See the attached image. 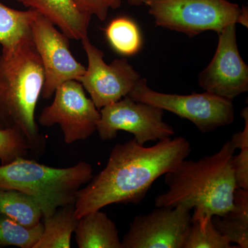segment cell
Segmentation results:
<instances>
[{
  "label": "cell",
  "mask_w": 248,
  "mask_h": 248,
  "mask_svg": "<svg viewBox=\"0 0 248 248\" xmlns=\"http://www.w3.org/2000/svg\"><path fill=\"white\" fill-rule=\"evenodd\" d=\"M42 231V222L37 226L28 228L7 217L0 216V248L16 246L33 248Z\"/></svg>",
  "instance_id": "obj_20"
},
{
  "label": "cell",
  "mask_w": 248,
  "mask_h": 248,
  "mask_svg": "<svg viewBox=\"0 0 248 248\" xmlns=\"http://www.w3.org/2000/svg\"><path fill=\"white\" fill-rule=\"evenodd\" d=\"M79 11L89 16H95L101 21L107 19L110 9L120 7L122 0H73Z\"/></svg>",
  "instance_id": "obj_23"
},
{
  "label": "cell",
  "mask_w": 248,
  "mask_h": 248,
  "mask_svg": "<svg viewBox=\"0 0 248 248\" xmlns=\"http://www.w3.org/2000/svg\"><path fill=\"white\" fill-rule=\"evenodd\" d=\"M156 26L192 37L204 31L219 34L239 23L241 8L228 0H148Z\"/></svg>",
  "instance_id": "obj_5"
},
{
  "label": "cell",
  "mask_w": 248,
  "mask_h": 248,
  "mask_svg": "<svg viewBox=\"0 0 248 248\" xmlns=\"http://www.w3.org/2000/svg\"><path fill=\"white\" fill-rule=\"evenodd\" d=\"M231 243L217 229L212 219L202 223L192 220L183 248H231Z\"/></svg>",
  "instance_id": "obj_21"
},
{
  "label": "cell",
  "mask_w": 248,
  "mask_h": 248,
  "mask_svg": "<svg viewBox=\"0 0 248 248\" xmlns=\"http://www.w3.org/2000/svg\"><path fill=\"white\" fill-rule=\"evenodd\" d=\"M192 210L179 205L159 207L134 218L122 248H183L192 223Z\"/></svg>",
  "instance_id": "obj_11"
},
{
  "label": "cell",
  "mask_w": 248,
  "mask_h": 248,
  "mask_svg": "<svg viewBox=\"0 0 248 248\" xmlns=\"http://www.w3.org/2000/svg\"><path fill=\"white\" fill-rule=\"evenodd\" d=\"M53 102L41 112L38 122L42 126L58 124L67 144L84 141L97 131L100 112L92 99L86 97L78 80H69L58 86Z\"/></svg>",
  "instance_id": "obj_8"
},
{
  "label": "cell",
  "mask_w": 248,
  "mask_h": 248,
  "mask_svg": "<svg viewBox=\"0 0 248 248\" xmlns=\"http://www.w3.org/2000/svg\"><path fill=\"white\" fill-rule=\"evenodd\" d=\"M81 41L87 55L88 66L78 81L89 93L97 108L128 96L141 79L138 72L125 58L116 59L107 64L102 50L93 45L88 36Z\"/></svg>",
  "instance_id": "obj_10"
},
{
  "label": "cell",
  "mask_w": 248,
  "mask_h": 248,
  "mask_svg": "<svg viewBox=\"0 0 248 248\" xmlns=\"http://www.w3.org/2000/svg\"><path fill=\"white\" fill-rule=\"evenodd\" d=\"M236 149L228 140L215 154L198 161L184 159L164 174L169 189L156 197L155 206L184 205L194 210L192 220L202 223L229 213L237 188L232 164Z\"/></svg>",
  "instance_id": "obj_2"
},
{
  "label": "cell",
  "mask_w": 248,
  "mask_h": 248,
  "mask_svg": "<svg viewBox=\"0 0 248 248\" xmlns=\"http://www.w3.org/2000/svg\"><path fill=\"white\" fill-rule=\"evenodd\" d=\"M128 96L136 102L154 106L190 121L203 133L231 125L234 120L232 101L213 93L182 95L156 92L148 87L146 79L141 78Z\"/></svg>",
  "instance_id": "obj_6"
},
{
  "label": "cell",
  "mask_w": 248,
  "mask_h": 248,
  "mask_svg": "<svg viewBox=\"0 0 248 248\" xmlns=\"http://www.w3.org/2000/svg\"><path fill=\"white\" fill-rule=\"evenodd\" d=\"M105 32L112 48L121 55L130 56L141 48V32L136 23L131 19L116 18L108 25Z\"/></svg>",
  "instance_id": "obj_19"
},
{
  "label": "cell",
  "mask_w": 248,
  "mask_h": 248,
  "mask_svg": "<svg viewBox=\"0 0 248 248\" xmlns=\"http://www.w3.org/2000/svg\"><path fill=\"white\" fill-rule=\"evenodd\" d=\"M31 153L27 139L16 128H0V162L7 164Z\"/></svg>",
  "instance_id": "obj_22"
},
{
  "label": "cell",
  "mask_w": 248,
  "mask_h": 248,
  "mask_svg": "<svg viewBox=\"0 0 248 248\" xmlns=\"http://www.w3.org/2000/svg\"><path fill=\"white\" fill-rule=\"evenodd\" d=\"M93 177L92 166L86 161L71 167L54 168L19 157L0 166V188L30 196L43 217L64 205L76 203L78 192Z\"/></svg>",
  "instance_id": "obj_4"
},
{
  "label": "cell",
  "mask_w": 248,
  "mask_h": 248,
  "mask_svg": "<svg viewBox=\"0 0 248 248\" xmlns=\"http://www.w3.org/2000/svg\"><path fill=\"white\" fill-rule=\"evenodd\" d=\"M53 22L39 13L31 23L32 42L40 56L45 83L42 96L53 97L58 86L69 80H79L86 68L72 55L68 37Z\"/></svg>",
  "instance_id": "obj_9"
},
{
  "label": "cell",
  "mask_w": 248,
  "mask_h": 248,
  "mask_svg": "<svg viewBox=\"0 0 248 248\" xmlns=\"http://www.w3.org/2000/svg\"><path fill=\"white\" fill-rule=\"evenodd\" d=\"M45 16L69 39L81 40L88 36L91 17L79 11L73 0H17Z\"/></svg>",
  "instance_id": "obj_13"
},
{
  "label": "cell",
  "mask_w": 248,
  "mask_h": 248,
  "mask_svg": "<svg viewBox=\"0 0 248 248\" xmlns=\"http://www.w3.org/2000/svg\"><path fill=\"white\" fill-rule=\"evenodd\" d=\"M148 0H128V3L131 6H139L145 4Z\"/></svg>",
  "instance_id": "obj_25"
},
{
  "label": "cell",
  "mask_w": 248,
  "mask_h": 248,
  "mask_svg": "<svg viewBox=\"0 0 248 248\" xmlns=\"http://www.w3.org/2000/svg\"><path fill=\"white\" fill-rule=\"evenodd\" d=\"M74 233L79 248H122L115 223L101 210L78 218Z\"/></svg>",
  "instance_id": "obj_14"
},
{
  "label": "cell",
  "mask_w": 248,
  "mask_h": 248,
  "mask_svg": "<svg viewBox=\"0 0 248 248\" xmlns=\"http://www.w3.org/2000/svg\"><path fill=\"white\" fill-rule=\"evenodd\" d=\"M190 152V143L182 137L160 140L151 147L135 139L115 145L105 168L78 192L76 218L111 204L140 203L153 183L175 169Z\"/></svg>",
  "instance_id": "obj_1"
},
{
  "label": "cell",
  "mask_w": 248,
  "mask_h": 248,
  "mask_svg": "<svg viewBox=\"0 0 248 248\" xmlns=\"http://www.w3.org/2000/svg\"><path fill=\"white\" fill-rule=\"evenodd\" d=\"M232 210L223 217L214 216V225L230 242L248 248V190L236 188Z\"/></svg>",
  "instance_id": "obj_17"
},
{
  "label": "cell",
  "mask_w": 248,
  "mask_h": 248,
  "mask_svg": "<svg viewBox=\"0 0 248 248\" xmlns=\"http://www.w3.org/2000/svg\"><path fill=\"white\" fill-rule=\"evenodd\" d=\"M0 128H1V127H0Z\"/></svg>",
  "instance_id": "obj_26"
},
{
  "label": "cell",
  "mask_w": 248,
  "mask_h": 248,
  "mask_svg": "<svg viewBox=\"0 0 248 248\" xmlns=\"http://www.w3.org/2000/svg\"><path fill=\"white\" fill-rule=\"evenodd\" d=\"M75 213V204H69L43 217V231L33 248H71L72 234L78 221Z\"/></svg>",
  "instance_id": "obj_16"
},
{
  "label": "cell",
  "mask_w": 248,
  "mask_h": 248,
  "mask_svg": "<svg viewBox=\"0 0 248 248\" xmlns=\"http://www.w3.org/2000/svg\"><path fill=\"white\" fill-rule=\"evenodd\" d=\"M0 216L32 228L41 223L43 215L32 197L16 190L0 188Z\"/></svg>",
  "instance_id": "obj_18"
},
{
  "label": "cell",
  "mask_w": 248,
  "mask_h": 248,
  "mask_svg": "<svg viewBox=\"0 0 248 248\" xmlns=\"http://www.w3.org/2000/svg\"><path fill=\"white\" fill-rule=\"evenodd\" d=\"M240 149L239 154L233 156L232 164L236 187L248 190V146L242 147Z\"/></svg>",
  "instance_id": "obj_24"
},
{
  "label": "cell",
  "mask_w": 248,
  "mask_h": 248,
  "mask_svg": "<svg viewBox=\"0 0 248 248\" xmlns=\"http://www.w3.org/2000/svg\"><path fill=\"white\" fill-rule=\"evenodd\" d=\"M97 131L102 141H110L119 131L133 134L140 145L171 138L174 130L164 121V110L138 102L128 96L101 108Z\"/></svg>",
  "instance_id": "obj_7"
},
{
  "label": "cell",
  "mask_w": 248,
  "mask_h": 248,
  "mask_svg": "<svg viewBox=\"0 0 248 248\" xmlns=\"http://www.w3.org/2000/svg\"><path fill=\"white\" fill-rule=\"evenodd\" d=\"M218 35L216 52L200 73L199 84L205 92L233 101L248 91V66L238 48L236 24L228 26Z\"/></svg>",
  "instance_id": "obj_12"
},
{
  "label": "cell",
  "mask_w": 248,
  "mask_h": 248,
  "mask_svg": "<svg viewBox=\"0 0 248 248\" xmlns=\"http://www.w3.org/2000/svg\"><path fill=\"white\" fill-rule=\"evenodd\" d=\"M45 72L32 39L0 55V127L16 128L27 139L31 153L45 152L46 140L35 122Z\"/></svg>",
  "instance_id": "obj_3"
},
{
  "label": "cell",
  "mask_w": 248,
  "mask_h": 248,
  "mask_svg": "<svg viewBox=\"0 0 248 248\" xmlns=\"http://www.w3.org/2000/svg\"><path fill=\"white\" fill-rule=\"evenodd\" d=\"M38 14L33 9H11L0 1V45L2 53L14 51L32 39L31 23Z\"/></svg>",
  "instance_id": "obj_15"
}]
</instances>
